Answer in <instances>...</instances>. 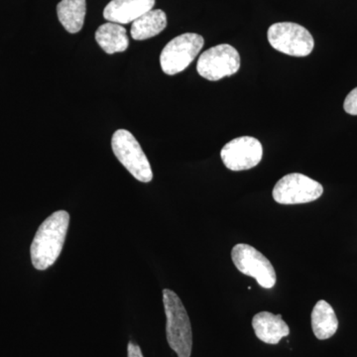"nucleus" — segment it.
I'll list each match as a JSON object with an SVG mask.
<instances>
[{
    "label": "nucleus",
    "mask_w": 357,
    "mask_h": 357,
    "mask_svg": "<svg viewBox=\"0 0 357 357\" xmlns=\"http://www.w3.org/2000/svg\"><path fill=\"white\" fill-rule=\"evenodd\" d=\"M69 225V213L58 211L40 225L30 248L32 264L37 270H47L57 261L64 248Z\"/></svg>",
    "instance_id": "obj_1"
},
{
    "label": "nucleus",
    "mask_w": 357,
    "mask_h": 357,
    "mask_svg": "<svg viewBox=\"0 0 357 357\" xmlns=\"http://www.w3.org/2000/svg\"><path fill=\"white\" fill-rule=\"evenodd\" d=\"M163 304L167 318V340L178 357H191L192 333L191 321L177 294L163 290Z\"/></svg>",
    "instance_id": "obj_2"
},
{
    "label": "nucleus",
    "mask_w": 357,
    "mask_h": 357,
    "mask_svg": "<svg viewBox=\"0 0 357 357\" xmlns=\"http://www.w3.org/2000/svg\"><path fill=\"white\" fill-rule=\"evenodd\" d=\"M112 147L115 157L136 180L142 183L151 182L153 178L151 165L132 134L126 129L115 131Z\"/></svg>",
    "instance_id": "obj_3"
},
{
    "label": "nucleus",
    "mask_w": 357,
    "mask_h": 357,
    "mask_svg": "<svg viewBox=\"0 0 357 357\" xmlns=\"http://www.w3.org/2000/svg\"><path fill=\"white\" fill-rule=\"evenodd\" d=\"M267 37L275 50L293 57H307L314 50L311 33L297 23H275L268 29Z\"/></svg>",
    "instance_id": "obj_4"
},
{
    "label": "nucleus",
    "mask_w": 357,
    "mask_h": 357,
    "mask_svg": "<svg viewBox=\"0 0 357 357\" xmlns=\"http://www.w3.org/2000/svg\"><path fill=\"white\" fill-rule=\"evenodd\" d=\"M204 44L203 36L196 33H185L171 40L160 56L162 70L169 76L183 72L199 55Z\"/></svg>",
    "instance_id": "obj_5"
},
{
    "label": "nucleus",
    "mask_w": 357,
    "mask_h": 357,
    "mask_svg": "<svg viewBox=\"0 0 357 357\" xmlns=\"http://www.w3.org/2000/svg\"><path fill=\"white\" fill-rule=\"evenodd\" d=\"M231 258L239 272L255 278L262 288L274 287L277 276L273 265L257 249L245 243L236 244Z\"/></svg>",
    "instance_id": "obj_6"
},
{
    "label": "nucleus",
    "mask_w": 357,
    "mask_h": 357,
    "mask_svg": "<svg viewBox=\"0 0 357 357\" xmlns=\"http://www.w3.org/2000/svg\"><path fill=\"white\" fill-rule=\"evenodd\" d=\"M323 185L300 173L288 174L275 185L272 196L281 204H307L321 198Z\"/></svg>",
    "instance_id": "obj_7"
},
{
    "label": "nucleus",
    "mask_w": 357,
    "mask_h": 357,
    "mask_svg": "<svg viewBox=\"0 0 357 357\" xmlns=\"http://www.w3.org/2000/svg\"><path fill=\"white\" fill-rule=\"evenodd\" d=\"M241 68V55L229 44L211 47L199 56L197 70L208 81H220L236 74Z\"/></svg>",
    "instance_id": "obj_8"
},
{
    "label": "nucleus",
    "mask_w": 357,
    "mask_h": 357,
    "mask_svg": "<svg viewBox=\"0 0 357 357\" xmlns=\"http://www.w3.org/2000/svg\"><path fill=\"white\" fill-rule=\"evenodd\" d=\"M225 166L231 171H244L255 168L261 162V142L251 136H243L229 141L220 151Z\"/></svg>",
    "instance_id": "obj_9"
},
{
    "label": "nucleus",
    "mask_w": 357,
    "mask_h": 357,
    "mask_svg": "<svg viewBox=\"0 0 357 357\" xmlns=\"http://www.w3.org/2000/svg\"><path fill=\"white\" fill-rule=\"evenodd\" d=\"M155 0H112L103 10V17L117 24L134 22L152 10Z\"/></svg>",
    "instance_id": "obj_10"
},
{
    "label": "nucleus",
    "mask_w": 357,
    "mask_h": 357,
    "mask_svg": "<svg viewBox=\"0 0 357 357\" xmlns=\"http://www.w3.org/2000/svg\"><path fill=\"white\" fill-rule=\"evenodd\" d=\"M252 326L256 337L268 344H277L282 338L287 337L290 328L281 314H274L269 312L256 314L252 319Z\"/></svg>",
    "instance_id": "obj_11"
},
{
    "label": "nucleus",
    "mask_w": 357,
    "mask_h": 357,
    "mask_svg": "<svg viewBox=\"0 0 357 357\" xmlns=\"http://www.w3.org/2000/svg\"><path fill=\"white\" fill-rule=\"evenodd\" d=\"M312 328L314 337L319 340H328L335 335L338 328V319L335 310L326 301L317 303L312 312Z\"/></svg>",
    "instance_id": "obj_12"
},
{
    "label": "nucleus",
    "mask_w": 357,
    "mask_h": 357,
    "mask_svg": "<svg viewBox=\"0 0 357 357\" xmlns=\"http://www.w3.org/2000/svg\"><path fill=\"white\" fill-rule=\"evenodd\" d=\"M96 40L100 48L109 55L121 53L128 48V32L117 23L109 22L100 26L96 32Z\"/></svg>",
    "instance_id": "obj_13"
},
{
    "label": "nucleus",
    "mask_w": 357,
    "mask_h": 357,
    "mask_svg": "<svg viewBox=\"0 0 357 357\" xmlns=\"http://www.w3.org/2000/svg\"><path fill=\"white\" fill-rule=\"evenodd\" d=\"M166 27V13L161 9H152L132 22L131 36L134 40L142 41L157 36Z\"/></svg>",
    "instance_id": "obj_14"
},
{
    "label": "nucleus",
    "mask_w": 357,
    "mask_h": 357,
    "mask_svg": "<svg viewBox=\"0 0 357 357\" xmlns=\"http://www.w3.org/2000/svg\"><path fill=\"white\" fill-rule=\"evenodd\" d=\"M59 20L68 32L81 31L86 13V0H62L57 6Z\"/></svg>",
    "instance_id": "obj_15"
},
{
    "label": "nucleus",
    "mask_w": 357,
    "mask_h": 357,
    "mask_svg": "<svg viewBox=\"0 0 357 357\" xmlns=\"http://www.w3.org/2000/svg\"><path fill=\"white\" fill-rule=\"evenodd\" d=\"M344 109L347 114L357 115V88L352 89L345 98Z\"/></svg>",
    "instance_id": "obj_16"
},
{
    "label": "nucleus",
    "mask_w": 357,
    "mask_h": 357,
    "mask_svg": "<svg viewBox=\"0 0 357 357\" xmlns=\"http://www.w3.org/2000/svg\"><path fill=\"white\" fill-rule=\"evenodd\" d=\"M128 351V357H143L139 345L133 344V342H129Z\"/></svg>",
    "instance_id": "obj_17"
}]
</instances>
